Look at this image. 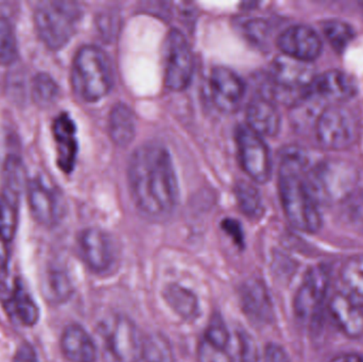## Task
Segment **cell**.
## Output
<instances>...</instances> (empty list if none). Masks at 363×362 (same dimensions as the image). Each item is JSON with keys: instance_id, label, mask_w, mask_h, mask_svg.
I'll list each match as a JSON object with an SVG mask.
<instances>
[{"instance_id": "cell-29", "label": "cell", "mask_w": 363, "mask_h": 362, "mask_svg": "<svg viewBox=\"0 0 363 362\" xmlns=\"http://www.w3.org/2000/svg\"><path fill=\"white\" fill-rule=\"evenodd\" d=\"M32 98L40 108H46L55 103L59 97V85L52 77L45 72H38L32 79Z\"/></svg>"}, {"instance_id": "cell-11", "label": "cell", "mask_w": 363, "mask_h": 362, "mask_svg": "<svg viewBox=\"0 0 363 362\" xmlns=\"http://www.w3.org/2000/svg\"><path fill=\"white\" fill-rule=\"evenodd\" d=\"M309 94L325 106L340 104L357 93L355 80L341 70H328L315 76L308 89Z\"/></svg>"}, {"instance_id": "cell-9", "label": "cell", "mask_w": 363, "mask_h": 362, "mask_svg": "<svg viewBox=\"0 0 363 362\" xmlns=\"http://www.w3.org/2000/svg\"><path fill=\"white\" fill-rule=\"evenodd\" d=\"M194 74L189 44L180 30L172 29L166 40L165 84L174 91L185 89Z\"/></svg>"}, {"instance_id": "cell-25", "label": "cell", "mask_w": 363, "mask_h": 362, "mask_svg": "<svg viewBox=\"0 0 363 362\" xmlns=\"http://www.w3.org/2000/svg\"><path fill=\"white\" fill-rule=\"evenodd\" d=\"M21 195L2 188L0 193V235L8 242L14 239L18 225V204Z\"/></svg>"}, {"instance_id": "cell-35", "label": "cell", "mask_w": 363, "mask_h": 362, "mask_svg": "<svg viewBox=\"0 0 363 362\" xmlns=\"http://www.w3.org/2000/svg\"><path fill=\"white\" fill-rule=\"evenodd\" d=\"M239 362H258L259 354H258L257 344L251 335L247 332H239Z\"/></svg>"}, {"instance_id": "cell-13", "label": "cell", "mask_w": 363, "mask_h": 362, "mask_svg": "<svg viewBox=\"0 0 363 362\" xmlns=\"http://www.w3.org/2000/svg\"><path fill=\"white\" fill-rule=\"evenodd\" d=\"M79 251L89 269L104 272L114 261V247L110 236L96 227L81 232L78 238Z\"/></svg>"}, {"instance_id": "cell-36", "label": "cell", "mask_w": 363, "mask_h": 362, "mask_svg": "<svg viewBox=\"0 0 363 362\" xmlns=\"http://www.w3.org/2000/svg\"><path fill=\"white\" fill-rule=\"evenodd\" d=\"M245 33L255 44L264 45L268 42L270 30L266 21L262 19H254L245 25Z\"/></svg>"}, {"instance_id": "cell-6", "label": "cell", "mask_w": 363, "mask_h": 362, "mask_svg": "<svg viewBox=\"0 0 363 362\" xmlns=\"http://www.w3.org/2000/svg\"><path fill=\"white\" fill-rule=\"evenodd\" d=\"M315 130L322 146L330 150H343L357 140V119L347 106L330 104L318 117Z\"/></svg>"}, {"instance_id": "cell-23", "label": "cell", "mask_w": 363, "mask_h": 362, "mask_svg": "<svg viewBox=\"0 0 363 362\" xmlns=\"http://www.w3.org/2000/svg\"><path fill=\"white\" fill-rule=\"evenodd\" d=\"M341 293L363 307V255L351 257L340 270Z\"/></svg>"}, {"instance_id": "cell-5", "label": "cell", "mask_w": 363, "mask_h": 362, "mask_svg": "<svg viewBox=\"0 0 363 362\" xmlns=\"http://www.w3.org/2000/svg\"><path fill=\"white\" fill-rule=\"evenodd\" d=\"M82 17L79 4L67 0H46L34 11V25L40 40L47 48L59 50L76 33Z\"/></svg>"}, {"instance_id": "cell-31", "label": "cell", "mask_w": 363, "mask_h": 362, "mask_svg": "<svg viewBox=\"0 0 363 362\" xmlns=\"http://www.w3.org/2000/svg\"><path fill=\"white\" fill-rule=\"evenodd\" d=\"M18 55L14 28L6 17H0V65H10Z\"/></svg>"}, {"instance_id": "cell-27", "label": "cell", "mask_w": 363, "mask_h": 362, "mask_svg": "<svg viewBox=\"0 0 363 362\" xmlns=\"http://www.w3.org/2000/svg\"><path fill=\"white\" fill-rule=\"evenodd\" d=\"M237 201L245 216L257 219L264 214L262 197L259 191L251 183L240 181L235 187Z\"/></svg>"}, {"instance_id": "cell-39", "label": "cell", "mask_w": 363, "mask_h": 362, "mask_svg": "<svg viewBox=\"0 0 363 362\" xmlns=\"http://www.w3.org/2000/svg\"><path fill=\"white\" fill-rule=\"evenodd\" d=\"M222 229L234 239V242L238 244L239 247H242L243 244V233L242 227L240 223L234 219H225L222 222Z\"/></svg>"}, {"instance_id": "cell-14", "label": "cell", "mask_w": 363, "mask_h": 362, "mask_svg": "<svg viewBox=\"0 0 363 362\" xmlns=\"http://www.w3.org/2000/svg\"><path fill=\"white\" fill-rule=\"evenodd\" d=\"M211 97L222 112H236L245 97V85L238 74L226 67L213 68L211 74Z\"/></svg>"}, {"instance_id": "cell-17", "label": "cell", "mask_w": 363, "mask_h": 362, "mask_svg": "<svg viewBox=\"0 0 363 362\" xmlns=\"http://www.w3.org/2000/svg\"><path fill=\"white\" fill-rule=\"evenodd\" d=\"M243 312L253 322L269 323L274 318V310L266 285L257 278L243 284L240 293Z\"/></svg>"}, {"instance_id": "cell-38", "label": "cell", "mask_w": 363, "mask_h": 362, "mask_svg": "<svg viewBox=\"0 0 363 362\" xmlns=\"http://www.w3.org/2000/svg\"><path fill=\"white\" fill-rule=\"evenodd\" d=\"M264 362H291L287 352L279 344H269L264 350Z\"/></svg>"}, {"instance_id": "cell-41", "label": "cell", "mask_w": 363, "mask_h": 362, "mask_svg": "<svg viewBox=\"0 0 363 362\" xmlns=\"http://www.w3.org/2000/svg\"><path fill=\"white\" fill-rule=\"evenodd\" d=\"M9 244L1 235H0V274L6 273V268L9 265V259H10V251H9Z\"/></svg>"}, {"instance_id": "cell-42", "label": "cell", "mask_w": 363, "mask_h": 362, "mask_svg": "<svg viewBox=\"0 0 363 362\" xmlns=\"http://www.w3.org/2000/svg\"><path fill=\"white\" fill-rule=\"evenodd\" d=\"M330 362H363V358L359 355L345 353V354L338 355V356L335 357Z\"/></svg>"}, {"instance_id": "cell-4", "label": "cell", "mask_w": 363, "mask_h": 362, "mask_svg": "<svg viewBox=\"0 0 363 362\" xmlns=\"http://www.w3.org/2000/svg\"><path fill=\"white\" fill-rule=\"evenodd\" d=\"M306 179L318 204L343 203L357 191L359 171L351 162L328 159L308 170Z\"/></svg>"}, {"instance_id": "cell-34", "label": "cell", "mask_w": 363, "mask_h": 362, "mask_svg": "<svg viewBox=\"0 0 363 362\" xmlns=\"http://www.w3.org/2000/svg\"><path fill=\"white\" fill-rule=\"evenodd\" d=\"M204 341L216 348L222 349V350H226L228 348L230 334H228V329H226L221 317L218 315L211 319L206 333H205Z\"/></svg>"}, {"instance_id": "cell-18", "label": "cell", "mask_w": 363, "mask_h": 362, "mask_svg": "<svg viewBox=\"0 0 363 362\" xmlns=\"http://www.w3.org/2000/svg\"><path fill=\"white\" fill-rule=\"evenodd\" d=\"M62 354L70 362H96L97 349L89 334L78 324L68 325L61 336Z\"/></svg>"}, {"instance_id": "cell-10", "label": "cell", "mask_w": 363, "mask_h": 362, "mask_svg": "<svg viewBox=\"0 0 363 362\" xmlns=\"http://www.w3.org/2000/svg\"><path fill=\"white\" fill-rule=\"evenodd\" d=\"M106 351L115 362H138L142 359L144 340L138 327L125 317L114 318L104 327Z\"/></svg>"}, {"instance_id": "cell-32", "label": "cell", "mask_w": 363, "mask_h": 362, "mask_svg": "<svg viewBox=\"0 0 363 362\" xmlns=\"http://www.w3.org/2000/svg\"><path fill=\"white\" fill-rule=\"evenodd\" d=\"M4 188L21 195L26 185V171L23 162L15 155H10L4 164Z\"/></svg>"}, {"instance_id": "cell-30", "label": "cell", "mask_w": 363, "mask_h": 362, "mask_svg": "<svg viewBox=\"0 0 363 362\" xmlns=\"http://www.w3.org/2000/svg\"><path fill=\"white\" fill-rule=\"evenodd\" d=\"M323 33L333 48L338 52H342L349 46L355 36L353 28L340 19H330L324 21Z\"/></svg>"}, {"instance_id": "cell-28", "label": "cell", "mask_w": 363, "mask_h": 362, "mask_svg": "<svg viewBox=\"0 0 363 362\" xmlns=\"http://www.w3.org/2000/svg\"><path fill=\"white\" fill-rule=\"evenodd\" d=\"M142 359L144 362H176L172 344L160 334H152L144 340Z\"/></svg>"}, {"instance_id": "cell-3", "label": "cell", "mask_w": 363, "mask_h": 362, "mask_svg": "<svg viewBox=\"0 0 363 362\" xmlns=\"http://www.w3.org/2000/svg\"><path fill=\"white\" fill-rule=\"evenodd\" d=\"M74 93L86 102H97L108 95L113 86V70L108 55L94 45H85L77 51L72 67Z\"/></svg>"}, {"instance_id": "cell-22", "label": "cell", "mask_w": 363, "mask_h": 362, "mask_svg": "<svg viewBox=\"0 0 363 362\" xmlns=\"http://www.w3.org/2000/svg\"><path fill=\"white\" fill-rule=\"evenodd\" d=\"M136 120L133 111L125 103H117L108 117V133L117 146H129L135 137Z\"/></svg>"}, {"instance_id": "cell-19", "label": "cell", "mask_w": 363, "mask_h": 362, "mask_svg": "<svg viewBox=\"0 0 363 362\" xmlns=\"http://www.w3.org/2000/svg\"><path fill=\"white\" fill-rule=\"evenodd\" d=\"M52 130L57 144V163L60 168L64 172H72L78 154L76 125L69 115L63 113L55 118Z\"/></svg>"}, {"instance_id": "cell-40", "label": "cell", "mask_w": 363, "mask_h": 362, "mask_svg": "<svg viewBox=\"0 0 363 362\" xmlns=\"http://www.w3.org/2000/svg\"><path fill=\"white\" fill-rule=\"evenodd\" d=\"M13 362H40L33 346L23 344L15 353Z\"/></svg>"}, {"instance_id": "cell-8", "label": "cell", "mask_w": 363, "mask_h": 362, "mask_svg": "<svg viewBox=\"0 0 363 362\" xmlns=\"http://www.w3.org/2000/svg\"><path fill=\"white\" fill-rule=\"evenodd\" d=\"M330 269L324 265L313 266L305 273L296 291L294 307L301 321H313L325 301L330 288Z\"/></svg>"}, {"instance_id": "cell-2", "label": "cell", "mask_w": 363, "mask_h": 362, "mask_svg": "<svg viewBox=\"0 0 363 362\" xmlns=\"http://www.w3.org/2000/svg\"><path fill=\"white\" fill-rule=\"evenodd\" d=\"M308 157L304 151L290 147L281 153L279 189L284 212L296 229L305 233L319 231L322 225L318 202L307 183Z\"/></svg>"}, {"instance_id": "cell-37", "label": "cell", "mask_w": 363, "mask_h": 362, "mask_svg": "<svg viewBox=\"0 0 363 362\" xmlns=\"http://www.w3.org/2000/svg\"><path fill=\"white\" fill-rule=\"evenodd\" d=\"M200 362H233L226 350L216 348L203 340L199 348Z\"/></svg>"}, {"instance_id": "cell-21", "label": "cell", "mask_w": 363, "mask_h": 362, "mask_svg": "<svg viewBox=\"0 0 363 362\" xmlns=\"http://www.w3.org/2000/svg\"><path fill=\"white\" fill-rule=\"evenodd\" d=\"M28 203L36 222L51 227L57 220V203L55 195L40 181H30L27 184Z\"/></svg>"}, {"instance_id": "cell-24", "label": "cell", "mask_w": 363, "mask_h": 362, "mask_svg": "<svg viewBox=\"0 0 363 362\" xmlns=\"http://www.w3.org/2000/svg\"><path fill=\"white\" fill-rule=\"evenodd\" d=\"M168 305L184 320H194L199 315L198 298L178 284H172L164 290Z\"/></svg>"}, {"instance_id": "cell-12", "label": "cell", "mask_w": 363, "mask_h": 362, "mask_svg": "<svg viewBox=\"0 0 363 362\" xmlns=\"http://www.w3.org/2000/svg\"><path fill=\"white\" fill-rule=\"evenodd\" d=\"M277 46L284 55L308 63L315 61L322 51L321 38L317 32L304 25L287 28L279 36Z\"/></svg>"}, {"instance_id": "cell-33", "label": "cell", "mask_w": 363, "mask_h": 362, "mask_svg": "<svg viewBox=\"0 0 363 362\" xmlns=\"http://www.w3.org/2000/svg\"><path fill=\"white\" fill-rule=\"evenodd\" d=\"M342 216L347 227L363 235V191H356L343 202Z\"/></svg>"}, {"instance_id": "cell-15", "label": "cell", "mask_w": 363, "mask_h": 362, "mask_svg": "<svg viewBox=\"0 0 363 362\" xmlns=\"http://www.w3.org/2000/svg\"><path fill=\"white\" fill-rule=\"evenodd\" d=\"M328 312L339 331L352 339L363 336V310L362 306L352 301L342 293L333 295L328 304Z\"/></svg>"}, {"instance_id": "cell-7", "label": "cell", "mask_w": 363, "mask_h": 362, "mask_svg": "<svg viewBox=\"0 0 363 362\" xmlns=\"http://www.w3.org/2000/svg\"><path fill=\"white\" fill-rule=\"evenodd\" d=\"M236 140L241 165L247 176L260 184L268 182L272 174V162L262 136L247 125H241L237 129Z\"/></svg>"}, {"instance_id": "cell-16", "label": "cell", "mask_w": 363, "mask_h": 362, "mask_svg": "<svg viewBox=\"0 0 363 362\" xmlns=\"http://www.w3.org/2000/svg\"><path fill=\"white\" fill-rule=\"evenodd\" d=\"M247 127L258 135L273 137L281 129V115L273 100L264 94L255 96L247 106Z\"/></svg>"}, {"instance_id": "cell-1", "label": "cell", "mask_w": 363, "mask_h": 362, "mask_svg": "<svg viewBox=\"0 0 363 362\" xmlns=\"http://www.w3.org/2000/svg\"><path fill=\"white\" fill-rule=\"evenodd\" d=\"M132 199L138 210L152 220L169 217L179 201V184L172 155L159 142L138 147L128 168Z\"/></svg>"}, {"instance_id": "cell-20", "label": "cell", "mask_w": 363, "mask_h": 362, "mask_svg": "<svg viewBox=\"0 0 363 362\" xmlns=\"http://www.w3.org/2000/svg\"><path fill=\"white\" fill-rule=\"evenodd\" d=\"M9 312L18 322L28 327H33L40 320V308L23 282L16 278L4 299Z\"/></svg>"}, {"instance_id": "cell-26", "label": "cell", "mask_w": 363, "mask_h": 362, "mask_svg": "<svg viewBox=\"0 0 363 362\" xmlns=\"http://www.w3.org/2000/svg\"><path fill=\"white\" fill-rule=\"evenodd\" d=\"M43 290L45 297L51 303H64L72 295L69 276L63 270L50 268L45 274Z\"/></svg>"}]
</instances>
